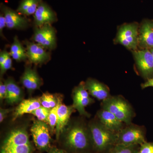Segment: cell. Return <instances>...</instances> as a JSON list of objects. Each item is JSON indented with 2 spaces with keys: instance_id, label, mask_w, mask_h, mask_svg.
Masks as SVG:
<instances>
[{
  "instance_id": "6da1fadb",
  "label": "cell",
  "mask_w": 153,
  "mask_h": 153,
  "mask_svg": "<svg viewBox=\"0 0 153 153\" xmlns=\"http://www.w3.org/2000/svg\"><path fill=\"white\" fill-rule=\"evenodd\" d=\"M64 144L74 153H88L93 149L89 130L80 124L72 126L65 135Z\"/></svg>"
},
{
  "instance_id": "30bf717a",
  "label": "cell",
  "mask_w": 153,
  "mask_h": 153,
  "mask_svg": "<svg viewBox=\"0 0 153 153\" xmlns=\"http://www.w3.org/2000/svg\"><path fill=\"white\" fill-rule=\"evenodd\" d=\"M73 106L79 114L89 117L90 115L85 111V108L93 103L94 100L89 96L85 86V82H81L73 91Z\"/></svg>"
},
{
  "instance_id": "f1b7e54d",
  "label": "cell",
  "mask_w": 153,
  "mask_h": 153,
  "mask_svg": "<svg viewBox=\"0 0 153 153\" xmlns=\"http://www.w3.org/2000/svg\"><path fill=\"white\" fill-rule=\"evenodd\" d=\"M7 97V89L4 82H0V99L1 100L6 99Z\"/></svg>"
},
{
  "instance_id": "4316f807",
  "label": "cell",
  "mask_w": 153,
  "mask_h": 153,
  "mask_svg": "<svg viewBox=\"0 0 153 153\" xmlns=\"http://www.w3.org/2000/svg\"><path fill=\"white\" fill-rule=\"evenodd\" d=\"M58 105V104L57 106L50 110L49 116H48L47 123L49 126V127H50V129L52 131L54 130L55 128H56V125H57V111Z\"/></svg>"
},
{
  "instance_id": "cb8c5ba5",
  "label": "cell",
  "mask_w": 153,
  "mask_h": 153,
  "mask_svg": "<svg viewBox=\"0 0 153 153\" xmlns=\"http://www.w3.org/2000/svg\"><path fill=\"white\" fill-rule=\"evenodd\" d=\"M10 52L6 50L1 51L0 53V70L1 74H4L12 66V60Z\"/></svg>"
},
{
  "instance_id": "9a60e30c",
  "label": "cell",
  "mask_w": 153,
  "mask_h": 153,
  "mask_svg": "<svg viewBox=\"0 0 153 153\" xmlns=\"http://www.w3.org/2000/svg\"><path fill=\"white\" fill-rule=\"evenodd\" d=\"M85 86L89 94L98 100L103 101L111 96L108 87L97 79H88L85 82Z\"/></svg>"
},
{
  "instance_id": "7a4b0ae2",
  "label": "cell",
  "mask_w": 153,
  "mask_h": 153,
  "mask_svg": "<svg viewBox=\"0 0 153 153\" xmlns=\"http://www.w3.org/2000/svg\"><path fill=\"white\" fill-rule=\"evenodd\" d=\"M93 149L97 153H107L116 144L117 133L111 131L99 121L89 127Z\"/></svg>"
},
{
  "instance_id": "4fadbf2b",
  "label": "cell",
  "mask_w": 153,
  "mask_h": 153,
  "mask_svg": "<svg viewBox=\"0 0 153 153\" xmlns=\"http://www.w3.org/2000/svg\"><path fill=\"white\" fill-rule=\"evenodd\" d=\"M2 10L6 24V27L10 29L22 30L28 27V20L18 12L5 5L2 6Z\"/></svg>"
},
{
  "instance_id": "836d02e7",
  "label": "cell",
  "mask_w": 153,
  "mask_h": 153,
  "mask_svg": "<svg viewBox=\"0 0 153 153\" xmlns=\"http://www.w3.org/2000/svg\"><path fill=\"white\" fill-rule=\"evenodd\" d=\"M150 50L151 52H152V54L153 57V48L152 49H150Z\"/></svg>"
},
{
  "instance_id": "44dd1931",
  "label": "cell",
  "mask_w": 153,
  "mask_h": 153,
  "mask_svg": "<svg viewBox=\"0 0 153 153\" xmlns=\"http://www.w3.org/2000/svg\"><path fill=\"white\" fill-rule=\"evenodd\" d=\"M10 53L12 58L18 62L24 61L27 58L26 49L22 46L17 36L14 38Z\"/></svg>"
},
{
  "instance_id": "f546056e",
  "label": "cell",
  "mask_w": 153,
  "mask_h": 153,
  "mask_svg": "<svg viewBox=\"0 0 153 153\" xmlns=\"http://www.w3.org/2000/svg\"><path fill=\"white\" fill-rule=\"evenodd\" d=\"M11 111V110L10 109L1 108L0 109V122H2L3 120L7 117L8 114Z\"/></svg>"
},
{
  "instance_id": "e0dca14e",
  "label": "cell",
  "mask_w": 153,
  "mask_h": 153,
  "mask_svg": "<svg viewBox=\"0 0 153 153\" xmlns=\"http://www.w3.org/2000/svg\"><path fill=\"white\" fill-rule=\"evenodd\" d=\"M99 121L107 128L117 133L123 128V123L111 112L102 108L97 113Z\"/></svg>"
},
{
  "instance_id": "1f68e13d",
  "label": "cell",
  "mask_w": 153,
  "mask_h": 153,
  "mask_svg": "<svg viewBox=\"0 0 153 153\" xmlns=\"http://www.w3.org/2000/svg\"><path fill=\"white\" fill-rule=\"evenodd\" d=\"M150 87H153V77L147 79L144 83L141 84V87L143 89Z\"/></svg>"
},
{
  "instance_id": "8992f818",
  "label": "cell",
  "mask_w": 153,
  "mask_h": 153,
  "mask_svg": "<svg viewBox=\"0 0 153 153\" xmlns=\"http://www.w3.org/2000/svg\"><path fill=\"white\" fill-rule=\"evenodd\" d=\"M128 125L117 133L116 144L140 146L146 142L144 130L142 128L133 125Z\"/></svg>"
},
{
  "instance_id": "2e32d148",
  "label": "cell",
  "mask_w": 153,
  "mask_h": 153,
  "mask_svg": "<svg viewBox=\"0 0 153 153\" xmlns=\"http://www.w3.org/2000/svg\"><path fill=\"white\" fill-rule=\"evenodd\" d=\"M75 108L73 105L67 106L62 103L60 100L57 108V120L56 126V136L57 139H59L61 134L63 132L66 125L68 123L71 114Z\"/></svg>"
},
{
  "instance_id": "83f0119b",
  "label": "cell",
  "mask_w": 153,
  "mask_h": 153,
  "mask_svg": "<svg viewBox=\"0 0 153 153\" xmlns=\"http://www.w3.org/2000/svg\"><path fill=\"white\" fill-rule=\"evenodd\" d=\"M137 153H153V143L146 142L140 145Z\"/></svg>"
},
{
  "instance_id": "8fae6325",
  "label": "cell",
  "mask_w": 153,
  "mask_h": 153,
  "mask_svg": "<svg viewBox=\"0 0 153 153\" xmlns=\"http://www.w3.org/2000/svg\"><path fill=\"white\" fill-rule=\"evenodd\" d=\"M153 48V20L143 19L139 29L138 49H151Z\"/></svg>"
},
{
  "instance_id": "9c48e42d",
  "label": "cell",
  "mask_w": 153,
  "mask_h": 153,
  "mask_svg": "<svg viewBox=\"0 0 153 153\" xmlns=\"http://www.w3.org/2000/svg\"><path fill=\"white\" fill-rule=\"evenodd\" d=\"M33 39L35 43L45 49L52 50L56 47V31L51 25L36 27Z\"/></svg>"
},
{
  "instance_id": "d6986e66",
  "label": "cell",
  "mask_w": 153,
  "mask_h": 153,
  "mask_svg": "<svg viewBox=\"0 0 153 153\" xmlns=\"http://www.w3.org/2000/svg\"><path fill=\"white\" fill-rule=\"evenodd\" d=\"M39 99L31 98L22 100L14 113L13 120H15L25 114H31L41 106Z\"/></svg>"
},
{
  "instance_id": "484cf974",
  "label": "cell",
  "mask_w": 153,
  "mask_h": 153,
  "mask_svg": "<svg viewBox=\"0 0 153 153\" xmlns=\"http://www.w3.org/2000/svg\"><path fill=\"white\" fill-rule=\"evenodd\" d=\"M50 110L41 106L31 112V114L36 116L38 120L47 123Z\"/></svg>"
},
{
  "instance_id": "277c9868",
  "label": "cell",
  "mask_w": 153,
  "mask_h": 153,
  "mask_svg": "<svg viewBox=\"0 0 153 153\" xmlns=\"http://www.w3.org/2000/svg\"><path fill=\"white\" fill-rule=\"evenodd\" d=\"M102 108L114 115L121 121L131 124L134 113L131 106L120 96H111L102 101Z\"/></svg>"
},
{
  "instance_id": "d6a6232c",
  "label": "cell",
  "mask_w": 153,
  "mask_h": 153,
  "mask_svg": "<svg viewBox=\"0 0 153 153\" xmlns=\"http://www.w3.org/2000/svg\"><path fill=\"white\" fill-rule=\"evenodd\" d=\"M47 153H68L66 151L57 148H52L50 149Z\"/></svg>"
},
{
  "instance_id": "603a6c76",
  "label": "cell",
  "mask_w": 153,
  "mask_h": 153,
  "mask_svg": "<svg viewBox=\"0 0 153 153\" xmlns=\"http://www.w3.org/2000/svg\"><path fill=\"white\" fill-rule=\"evenodd\" d=\"M39 99L41 106L49 109L57 106L60 100L55 95L48 93L44 94Z\"/></svg>"
},
{
  "instance_id": "5b68a950",
  "label": "cell",
  "mask_w": 153,
  "mask_h": 153,
  "mask_svg": "<svg viewBox=\"0 0 153 153\" xmlns=\"http://www.w3.org/2000/svg\"><path fill=\"white\" fill-rule=\"evenodd\" d=\"M140 24L134 22L126 23L118 29L114 41L132 51L138 49V35Z\"/></svg>"
},
{
  "instance_id": "ffe728a7",
  "label": "cell",
  "mask_w": 153,
  "mask_h": 153,
  "mask_svg": "<svg viewBox=\"0 0 153 153\" xmlns=\"http://www.w3.org/2000/svg\"><path fill=\"white\" fill-rule=\"evenodd\" d=\"M4 82L7 87V97L6 100L7 103L13 105L21 101L22 97L21 88L12 78H8Z\"/></svg>"
},
{
  "instance_id": "ba28073f",
  "label": "cell",
  "mask_w": 153,
  "mask_h": 153,
  "mask_svg": "<svg viewBox=\"0 0 153 153\" xmlns=\"http://www.w3.org/2000/svg\"><path fill=\"white\" fill-rule=\"evenodd\" d=\"M33 141L38 149L47 151L51 146V138L47 123L35 120L30 129Z\"/></svg>"
},
{
  "instance_id": "4dcf8cb0",
  "label": "cell",
  "mask_w": 153,
  "mask_h": 153,
  "mask_svg": "<svg viewBox=\"0 0 153 153\" xmlns=\"http://www.w3.org/2000/svg\"><path fill=\"white\" fill-rule=\"evenodd\" d=\"M6 27L5 19L3 14L0 15V34L2 35L3 29Z\"/></svg>"
},
{
  "instance_id": "d4e9b609",
  "label": "cell",
  "mask_w": 153,
  "mask_h": 153,
  "mask_svg": "<svg viewBox=\"0 0 153 153\" xmlns=\"http://www.w3.org/2000/svg\"><path fill=\"white\" fill-rule=\"evenodd\" d=\"M140 145H125L116 144L107 153H137Z\"/></svg>"
},
{
  "instance_id": "7402d4cb",
  "label": "cell",
  "mask_w": 153,
  "mask_h": 153,
  "mask_svg": "<svg viewBox=\"0 0 153 153\" xmlns=\"http://www.w3.org/2000/svg\"><path fill=\"white\" fill-rule=\"evenodd\" d=\"M41 2V0H22L17 12L24 16L34 15Z\"/></svg>"
},
{
  "instance_id": "ac0fdd59",
  "label": "cell",
  "mask_w": 153,
  "mask_h": 153,
  "mask_svg": "<svg viewBox=\"0 0 153 153\" xmlns=\"http://www.w3.org/2000/svg\"><path fill=\"white\" fill-rule=\"evenodd\" d=\"M23 86L30 92L39 89L42 81L36 70L30 67H26L21 79Z\"/></svg>"
},
{
  "instance_id": "3957f363",
  "label": "cell",
  "mask_w": 153,
  "mask_h": 153,
  "mask_svg": "<svg viewBox=\"0 0 153 153\" xmlns=\"http://www.w3.org/2000/svg\"><path fill=\"white\" fill-rule=\"evenodd\" d=\"M32 146L27 132L24 129L14 130L4 141L1 153H32Z\"/></svg>"
},
{
  "instance_id": "52a82bcc",
  "label": "cell",
  "mask_w": 153,
  "mask_h": 153,
  "mask_svg": "<svg viewBox=\"0 0 153 153\" xmlns=\"http://www.w3.org/2000/svg\"><path fill=\"white\" fill-rule=\"evenodd\" d=\"M140 75L147 79L153 77V57L149 49H138L131 52Z\"/></svg>"
},
{
  "instance_id": "7c38bea8",
  "label": "cell",
  "mask_w": 153,
  "mask_h": 153,
  "mask_svg": "<svg viewBox=\"0 0 153 153\" xmlns=\"http://www.w3.org/2000/svg\"><path fill=\"white\" fill-rule=\"evenodd\" d=\"M25 44L27 57L30 63L42 64L49 60L50 54L44 47L35 42L27 41Z\"/></svg>"
},
{
  "instance_id": "5bb4252c",
  "label": "cell",
  "mask_w": 153,
  "mask_h": 153,
  "mask_svg": "<svg viewBox=\"0 0 153 153\" xmlns=\"http://www.w3.org/2000/svg\"><path fill=\"white\" fill-rule=\"evenodd\" d=\"M34 20L36 27H39L44 25H51L56 22L57 16L48 5L41 1L34 14Z\"/></svg>"
}]
</instances>
